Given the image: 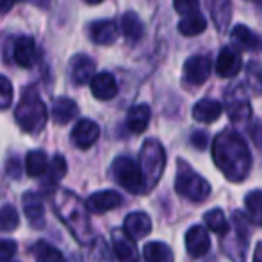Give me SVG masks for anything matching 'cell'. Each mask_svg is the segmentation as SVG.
<instances>
[{"mask_svg":"<svg viewBox=\"0 0 262 262\" xmlns=\"http://www.w3.org/2000/svg\"><path fill=\"white\" fill-rule=\"evenodd\" d=\"M212 157L217 169L232 182H241L248 177L252 156L245 139L235 130L225 128L216 136L212 145Z\"/></svg>","mask_w":262,"mask_h":262,"instance_id":"obj_1","label":"cell"},{"mask_svg":"<svg viewBox=\"0 0 262 262\" xmlns=\"http://www.w3.org/2000/svg\"><path fill=\"white\" fill-rule=\"evenodd\" d=\"M88 205L80 202L77 194L72 191L61 189L54 196V210L59 216V220L66 225L72 235L80 243V245H90L93 243V232H91V223L88 217Z\"/></svg>","mask_w":262,"mask_h":262,"instance_id":"obj_2","label":"cell"},{"mask_svg":"<svg viewBox=\"0 0 262 262\" xmlns=\"http://www.w3.org/2000/svg\"><path fill=\"white\" fill-rule=\"evenodd\" d=\"M14 118H16V123L20 125L21 130L29 132V134L39 132L45 127L47 107L34 88H29L27 91H24V97L14 111Z\"/></svg>","mask_w":262,"mask_h":262,"instance_id":"obj_3","label":"cell"},{"mask_svg":"<svg viewBox=\"0 0 262 262\" xmlns=\"http://www.w3.org/2000/svg\"><path fill=\"white\" fill-rule=\"evenodd\" d=\"M166 164V154L157 139H146L139 152V168H141L145 187L150 191L159 182Z\"/></svg>","mask_w":262,"mask_h":262,"instance_id":"obj_4","label":"cell"},{"mask_svg":"<svg viewBox=\"0 0 262 262\" xmlns=\"http://www.w3.org/2000/svg\"><path fill=\"white\" fill-rule=\"evenodd\" d=\"M175 189L180 196L187 198L191 202H204L210 194L209 182L200 177L196 171L186 166V162H179V173L175 179Z\"/></svg>","mask_w":262,"mask_h":262,"instance_id":"obj_5","label":"cell"},{"mask_svg":"<svg viewBox=\"0 0 262 262\" xmlns=\"http://www.w3.org/2000/svg\"><path fill=\"white\" fill-rule=\"evenodd\" d=\"M111 171H113V177L118 184H120L123 189H127L128 193H146L145 187V179H143L141 168L136 161H132L130 157L121 156L116 157L111 166Z\"/></svg>","mask_w":262,"mask_h":262,"instance_id":"obj_6","label":"cell"},{"mask_svg":"<svg viewBox=\"0 0 262 262\" xmlns=\"http://www.w3.org/2000/svg\"><path fill=\"white\" fill-rule=\"evenodd\" d=\"M246 245H248V225L241 212L234 214V234L225 235L223 252L234 262H243L246 255Z\"/></svg>","mask_w":262,"mask_h":262,"instance_id":"obj_7","label":"cell"},{"mask_svg":"<svg viewBox=\"0 0 262 262\" xmlns=\"http://www.w3.org/2000/svg\"><path fill=\"white\" fill-rule=\"evenodd\" d=\"M212 64L207 55H193L184 64V80L193 86H200L209 79Z\"/></svg>","mask_w":262,"mask_h":262,"instance_id":"obj_8","label":"cell"},{"mask_svg":"<svg viewBox=\"0 0 262 262\" xmlns=\"http://www.w3.org/2000/svg\"><path fill=\"white\" fill-rule=\"evenodd\" d=\"M98 138H100V127L93 120H88V118H82V120L77 121V125L72 130L73 145L80 150L91 148Z\"/></svg>","mask_w":262,"mask_h":262,"instance_id":"obj_9","label":"cell"},{"mask_svg":"<svg viewBox=\"0 0 262 262\" xmlns=\"http://www.w3.org/2000/svg\"><path fill=\"white\" fill-rule=\"evenodd\" d=\"M95 61L84 54H77L70 59V79L77 86H82L93 80L95 77Z\"/></svg>","mask_w":262,"mask_h":262,"instance_id":"obj_10","label":"cell"},{"mask_svg":"<svg viewBox=\"0 0 262 262\" xmlns=\"http://www.w3.org/2000/svg\"><path fill=\"white\" fill-rule=\"evenodd\" d=\"M210 248V239L209 234L204 227L194 225L186 232V250L193 259H200Z\"/></svg>","mask_w":262,"mask_h":262,"instance_id":"obj_11","label":"cell"},{"mask_svg":"<svg viewBox=\"0 0 262 262\" xmlns=\"http://www.w3.org/2000/svg\"><path fill=\"white\" fill-rule=\"evenodd\" d=\"M243 68V59L235 50H232L230 47H225L221 49L220 55H217L216 61V72L223 79H232L235 77Z\"/></svg>","mask_w":262,"mask_h":262,"instance_id":"obj_12","label":"cell"},{"mask_svg":"<svg viewBox=\"0 0 262 262\" xmlns=\"http://www.w3.org/2000/svg\"><path fill=\"white\" fill-rule=\"evenodd\" d=\"M123 230L130 239H143L152 232V220L145 212H130L123 221Z\"/></svg>","mask_w":262,"mask_h":262,"instance_id":"obj_13","label":"cell"},{"mask_svg":"<svg viewBox=\"0 0 262 262\" xmlns=\"http://www.w3.org/2000/svg\"><path fill=\"white\" fill-rule=\"evenodd\" d=\"M36 57H38V50H36L34 39L31 36H20L13 45L14 62L24 68H31L36 62Z\"/></svg>","mask_w":262,"mask_h":262,"instance_id":"obj_14","label":"cell"},{"mask_svg":"<svg viewBox=\"0 0 262 262\" xmlns=\"http://www.w3.org/2000/svg\"><path fill=\"white\" fill-rule=\"evenodd\" d=\"M113 250L116 257L121 262H138L139 253L134 245V239H130L125 230H114L113 232Z\"/></svg>","mask_w":262,"mask_h":262,"instance_id":"obj_15","label":"cell"},{"mask_svg":"<svg viewBox=\"0 0 262 262\" xmlns=\"http://www.w3.org/2000/svg\"><path fill=\"white\" fill-rule=\"evenodd\" d=\"M120 204H121L120 193H116V191H111V189L93 193L86 202L88 209H90L91 212H97V214L109 212V210L116 209Z\"/></svg>","mask_w":262,"mask_h":262,"instance_id":"obj_16","label":"cell"},{"mask_svg":"<svg viewBox=\"0 0 262 262\" xmlns=\"http://www.w3.org/2000/svg\"><path fill=\"white\" fill-rule=\"evenodd\" d=\"M90 86H91V93H93L95 98H98V100H113L118 93L116 79L107 72L97 73V75L93 77V80L90 82Z\"/></svg>","mask_w":262,"mask_h":262,"instance_id":"obj_17","label":"cell"},{"mask_svg":"<svg viewBox=\"0 0 262 262\" xmlns=\"http://www.w3.org/2000/svg\"><path fill=\"white\" fill-rule=\"evenodd\" d=\"M90 38L97 45H113L118 38V25L113 20H98L90 25Z\"/></svg>","mask_w":262,"mask_h":262,"instance_id":"obj_18","label":"cell"},{"mask_svg":"<svg viewBox=\"0 0 262 262\" xmlns=\"http://www.w3.org/2000/svg\"><path fill=\"white\" fill-rule=\"evenodd\" d=\"M24 212L32 228H41L45 225V205L41 198L34 193H27L24 196Z\"/></svg>","mask_w":262,"mask_h":262,"instance_id":"obj_19","label":"cell"},{"mask_svg":"<svg viewBox=\"0 0 262 262\" xmlns=\"http://www.w3.org/2000/svg\"><path fill=\"white\" fill-rule=\"evenodd\" d=\"M223 113V105L212 98H204L193 107V118L200 123H212Z\"/></svg>","mask_w":262,"mask_h":262,"instance_id":"obj_20","label":"cell"},{"mask_svg":"<svg viewBox=\"0 0 262 262\" xmlns=\"http://www.w3.org/2000/svg\"><path fill=\"white\" fill-rule=\"evenodd\" d=\"M150 118H152V111L146 104H138L134 105L127 114V127L134 134H141L146 130L150 123Z\"/></svg>","mask_w":262,"mask_h":262,"instance_id":"obj_21","label":"cell"},{"mask_svg":"<svg viewBox=\"0 0 262 262\" xmlns=\"http://www.w3.org/2000/svg\"><path fill=\"white\" fill-rule=\"evenodd\" d=\"M79 114V107L68 97H59L52 104V118L57 125H66Z\"/></svg>","mask_w":262,"mask_h":262,"instance_id":"obj_22","label":"cell"},{"mask_svg":"<svg viewBox=\"0 0 262 262\" xmlns=\"http://www.w3.org/2000/svg\"><path fill=\"white\" fill-rule=\"evenodd\" d=\"M120 27H121L123 36L127 38V41L132 43V45L138 43L139 39L143 38V34H145V27H143L141 18L136 13H132V11H128V13H125L123 16H121Z\"/></svg>","mask_w":262,"mask_h":262,"instance_id":"obj_23","label":"cell"},{"mask_svg":"<svg viewBox=\"0 0 262 262\" xmlns=\"http://www.w3.org/2000/svg\"><path fill=\"white\" fill-rule=\"evenodd\" d=\"M232 38L237 43L239 47L246 50H252V52H259L262 50V38L257 36L253 31H250L246 25H235L232 29Z\"/></svg>","mask_w":262,"mask_h":262,"instance_id":"obj_24","label":"cell"},{"mask_svg":"<svg viewBox=\"0 0 262 262\" xmlns=\"http://www.w3.org/2000/svg\"><path fill=\"white\" fill-rule=\"evenodd\" d=\"M227 111H228V116L234 121H245L252 116L250 102L246 100V97L241 93V90H239V95L227 97Z\"/></svg>","mask_w":262,"mask_h":262,"instance_id":"obj_25","label":"cell"},{"mask_svg":"<svg viewBox=\"0 0 262 262\" xmlns=\"http://www.w3.org/2000/svg\"><path fill=\"white\" fill-rule=\"evenodd\" d=\"M49 166V159H47V154L43 150H32L25 157V169H27V175L32 177V179L45 177Z\"/></svg>","mask_w":262,"mask_h":262,"instance_id":"obj_26","label":"cell"},{"mask_svg":"<svg viewBox=\"0 0 262 262\" xmlns=\"http://www.w3.org/2000/svg\"><path fill=\"white\" fill-rule=\"evenodd\" d=\"M143 257L146 262H173V252L164 243H148L143 250Z\"/></svg>","mask_w":262,"mask_h":262,"instance_id":"obj_27","label":"cell"},{"mask_svg":"<svg viewBox=\"0 0 262 262\" xmlns=\"http://www.w3.org/2000/svg\"><path fill=\"white\" fill-rule=\"evenodd\" d=\"M32 255H34L36 262H64V257L57 248L49 245L47 241H39L32 246Z\"/></svg>","mask_w":262,"mask_h":262,"instance_id":"obj_28","label":"cell"},{"mask_svg":"<svg viewBox=\"0 0 262 262\" xmlns=\"http://www.w3.org/2000/svg\"><path fill=\"white\" fill-rule=\"evenodd\" d=\"M207 29V20L202 14H193V16L182 18L179 24V32L182 36H198Z\"/></svg>","mask_w":262,"mask_h":262,"instance_id":"obj_29","label":"cell"},{"mask_svg":"<svg viewBox=\"0 0 262 262\" xmlns=\"http://www.w3.org/2000/svg\"><path fill=\"white\" fill-rule=\"evenodd\" d=\"M88 262H113L111 248L104 237L93 239V243L90 246V253H88Z\"/></svg>","mask_w":262,"mask_h":262,"instance_id":"obj_30","label":"cell"},{"mask_svg":"<svg viewBox=\"0 0 262 262\" xmlns=\"http://www.w3.org/2000/svg\"><path fill=\"white\" fill-rule=\"evenodd\" d=\"M204 220H205V225H207L212 232L223 235V237L228 234V228H230V227H228V221H227V217H225V214H223V210H221V209L209 210V212L204 216Z\"/></svg>","mask_w":262,"mask_h":262,"instance_id":"obj_31","label":"cell"},{"mask_svg":"<svg viewBox=\"0 0 262 262\" xmlns=\"http://www.w3.org/2000/svg\"><path fill=\"white\" fill-rule=\"evenodd\" d=\"M66 175V161L62 156H55L50 162L49 169H47V179H45V186L47 187H55L57 182Z\"/></svg>","mask_w":262,"mask_h":262,"instance_id":"obj_32","label":"cell"},{"mask_svg":"<svg viewBox=\"0 0 262 262\" xmlns=\"http://www.w3.org/2000/svg\"><path fill=\"white\" fill-rule=\"evenodd\" d=\"M246 210H248L250 217L255 221L257 225H262V191L253 189L246 194L245 198Z\"/></svg>","mask_w":262,"mask_h":262,"instance_id":"obj_33","label":"cell"},{"mask_svg":"<svg viewBox=\"0 0 262 262\" xmlns=\"http://www.w3.org/2000/svg\"><path fill=\"white\" fill-rule=\"evenodd\" d=\"M212 18L216 27L225 31L228 20H230V2L228 0H212Z\"/></svg>","mask_w":262,"mask_h":262,"instance_id":"obj_34","label":"cell"},{"mask_svg":"<svg viewBox=\"0 0 262 262\" xmlns=\"http://www.w3.org/2000/svg\"><path fill=\"white\" fill-rule=\"evenodd\" d=\"M20 225V217L13 205L0 207V232H11Z\"/></svg>","mask_w":262,"mask_h":262,"instance_id":"obj_35","label":"cell"},{"mask_svg":"<svg viewBox=\"0 0 262 262\" xmlns=\"http://www.w3.org/2000/svg\"><path fill=\"white\" fill-rule=\"evenodd\" d=\"M246 82L253 93H262V66L257 62H250L246 66Z\"/></svg>","mask_w":262,"mask_h":262,"instance_id":"obj_36","label":"cell"},{"mask_svg":"<svg viewBox=\"0 0 262 262\" xmlns=\"http://www.w3.org/2000/svg\"><path fill=\"white\" fill-rule=\"evenodd\" d=\"M173 7L182 18L193 16V14H200V0H173Z\"/></svg>","mask_w":262,"mask_h":262,"instance_id":"obj_37","label":"cell"},{"mask_svg":"<svg viewBox=\"0 0 262 262\" xmlns=\"http://www.w3.org/2000/svg\"><path fill=\"white\" fill-rule=\"evenodd\" d=\"M11 104H13V84L7 77L0 75V111L7 109Z\"/></svg>","mask_w":262,"mask_h":262,"instance_id":"obj_38","label":"cell"},{"mask_svg":"<svg viewBox=\"0 0 262 262\" xmlns=\"http://www.w3.org/2000/svg\"><path fill=\"white\" fill-rule=\"evenodd\" d=\"M16 253V243L11 239H0V262H11Z\"/></svg>","mask_w":262,"mask_h":262,"instance_id":"obj_39","label":"cell"},{"mask_svg":"<svg viewBox=\"0 0 262 262\" xmlns=\"http://www.w3.org/2000/svg\"><path fill=\"white\" fill-rule=\"evenodd\" d=\"M191 145L196 150H204L205 146H207V134L202 130L193 132V136H191Z\"/></svg>","mask_w":262,"mask_h":262,"instance_id":"obj_40","label":"cell"},{"mask_svg":"<svg viewBox=\"0 0 262 262\" xmlns=\"http://www.w3.org/2000/svg\"><path fill=\"white\" fill-rule=\"evenodd\" d=\"M250 136H252V141L255 143L259 148H262V120L255 121V123L250 127Z\"/></svg>","mask_w":262,"mask_h":262,"instance_id":"obj_41","label":"cell"},{"mask_svg":"<svg viewBox=\"0 0 262 262\" xmlns=\"http://www.w3.org/2000/svg\"><path fill=\"white\" fill-rule=\"evenodd\" d=\"M7 173H9V175H13L14 179H16V177H20V168H18L16 159H11V161L7 162Z\"/></svg>","mask_w":262,"mask_h":262,"instance_id":"obj_42","label":"cell"},{"mask_svg":"<svg viewBox=\"0 0 262 262\" xmlns=\"http://www.w3.org/2000/svg\"><path fill=\"white\" fill-rule=\"evenodd\" d=\"M14 2H16V0H0V14H6L7 11H11Z\"/></svg>","mask_w":262,"mask_h":262,"instance_id":"obj_43","label":"cell"},{"mask_svg":"<svg viewBox=\"0 0 262 262\" xmlns=\"http://www.w3.org/2000/svg\"><path fill=\"white\" fill-rule=\"evenodd\" d=\"M25 2L32 4L36 7H49L50 6V0H25Z\"/></svg>","mask_w":262,"mask_h":262,"instance_id":"obj_44","label":"cell"},{"mask_svg":"<svg viewBox=\"0 0 262 262\" xmlns=\"http://www.w3.org/2000/svg\"><path fill=\"white\" fill-rule=\"evenodd\" d=\"M253 262H262V243L257 245L255 253H253Z\"/></svg>","mask_w":262,"mask_h":262,"instance_id":"obj_45","label":"cell"},{"mask_svg":"<svg viewBox=\"0 0 262 262\" xmlns=\"http://www.w3.org/2000/svg\"><path fill=\"white\" fill-rule=\"evenodd\" d=\"M84 2H88V4H100V2H104V0H84Z\"/></svg>","mask_w":262,"mask_h":262,"instance_id":"obj_46","label":"cell"}]
</instances>
